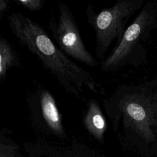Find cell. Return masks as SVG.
<instances>
[{"instance_id":"1","label":"cell","mask_w":157,"mask_h":157,"mask_svg":"<svg viewBox=\"0 0 157 157\" xmlns=\"http://www.w3.org/2000/svg\"><path fill=\"white\" fill-rule=\"evenodd\" d=\"M7 20L19 43L38 58L67 93L79 98L84 88L94 94L99 93L92 74L65 55L40 24L18 12L12 13Z\"/></svg>"},{"instance_id":"2","label":"cell","mask_w":157,"mask_h":157,"mask_svg":"<svg viewBox=\"0 0 157 157\" xmlns=\"http://www.w3.org/2000/svg\"><path fill=\"white\" fill-rule=\"evenodd\" d=\"M156 86V78L137 85H122L112 96L104 100L106 114L113 127L121 121L124 128L130 129L145 141H153L157 120L151 98Z\"/></svg>"},{"instance_id":"3","label":"cell","mask_w":157,"mask_h":157,"mask_svg":"<svg viewBox=\"0 0 157 157\" xmlns=\"http://www.w3.org/2000/svg\"><path fill=\"white\" fill-rule=\"evenodd\" d=\"M157 31V1L145 2L133 21L126 29L120 42L100 68L104 72L115 71L127 65L139 66L146 63V49L144 44Z\"/></svg>"},{"instance_id":"4","label":"cell","mask_w":157,"mask_h":157,"mask_svg":"<svg viewBox=\"0 0 157 157\" xmlns=\"http://www.w3.org/2000/svg\"><path fill=\"white\" fill-rule=\"evenodd\" d=\"M145 3V0H118L111 7L99 12H96L92 6L87 7L86 19L95 34L96 59L103 60L112 44L115 40L116 44L120 42L128 21Z\"/></svg>"},{"instance_id":"5","label":"cell","mask_w":157,"mask_h":157,"mask_svg":"<svg viewBox=\"0 0 157 157\" xmlns=\"http://www.w3.org/2000/svg\"><path fill=\"white\" fill-rule=\"evenodd\" d=\"M59 17L56 21L52 13L48 28L57 47L68 57L84 64L94 67L97 59L86 48L72 10L63 2L58 3Z\"/></svg>"},{"instance_id":"6","label":"cell","mask_w":157,"mask_h":157,"mask_svg":"<svg viewBox=\"0 0 157 157\" xmlns=\"http://www.w3.org/2000/svg\"><path fill=\"white\" fill-rule=\"evenodd\" d=\"M27 114L36 128L64 138L63 117L52 93L36 80H33L26 94Z\"/></svg>"},{"instance_id":"7","label":"cell","mask_w":157,"mask_h":157,"mask_svg":"<svg viewBox=\"0 0 157 157\" xmlns=\"http://www.w3.org/2000/svg\"><path fill=\"white\" fill-rule=\"evenodd\" d=\"M83 121L88 132L98 142H102L107 129V121L96 100L94 99L88 100Z\"/></svg>"},{"instance_id":"8","label":"cell","mask_w":157,"mask_h":157,"mask_svg":"<svg viewBox=\"0 0 157 157\" xmlns=\"http://www.w3.org/2000/svg\"><path fill=\"white\" fill-rule=\"evenodd\" d=\"M13 67H22L19 53L0 34V83L6 80L8 71Z\"/></svg>"},{"instance_id":"9","label":"cell","mask_w":157,"mask_h":157,"mask_svg":"<svg viewBox=\"0 0 157 157\" xmlns=\"http://www.w3.org/2000/svg\"><path fill=\"white\" fill-rule=\"evenodd\" d=\"M9 134L6 129H0V157H24L17 145L7 137Z\"/></svg>"},{"instance_id":"10","label":"cell","mask_w":157,"mask_h":157,"mask_svg":"<svg viewBox=\"0 0 157 157\" xmlns=\"http://www.w3.org/2000/svg\"><path fill=\"white\" fill-rule=\"evenodd\" d=\"M14 2L30 11H39L44 5V0H14Z\"/></svg>"},{"instance_id":"11","label":"cell","mask_w":157,"mask_h":157,"mask_svg":"<svg viewBox=\"0 0 157 157\" xmlns=\"http://www.w3.org/2000/svg\"><path fill=\"white\" fill-rule=\"evenodd\" d=\"M10 0H0V20L7 10Z\"/></svg>"}]
</instances>
